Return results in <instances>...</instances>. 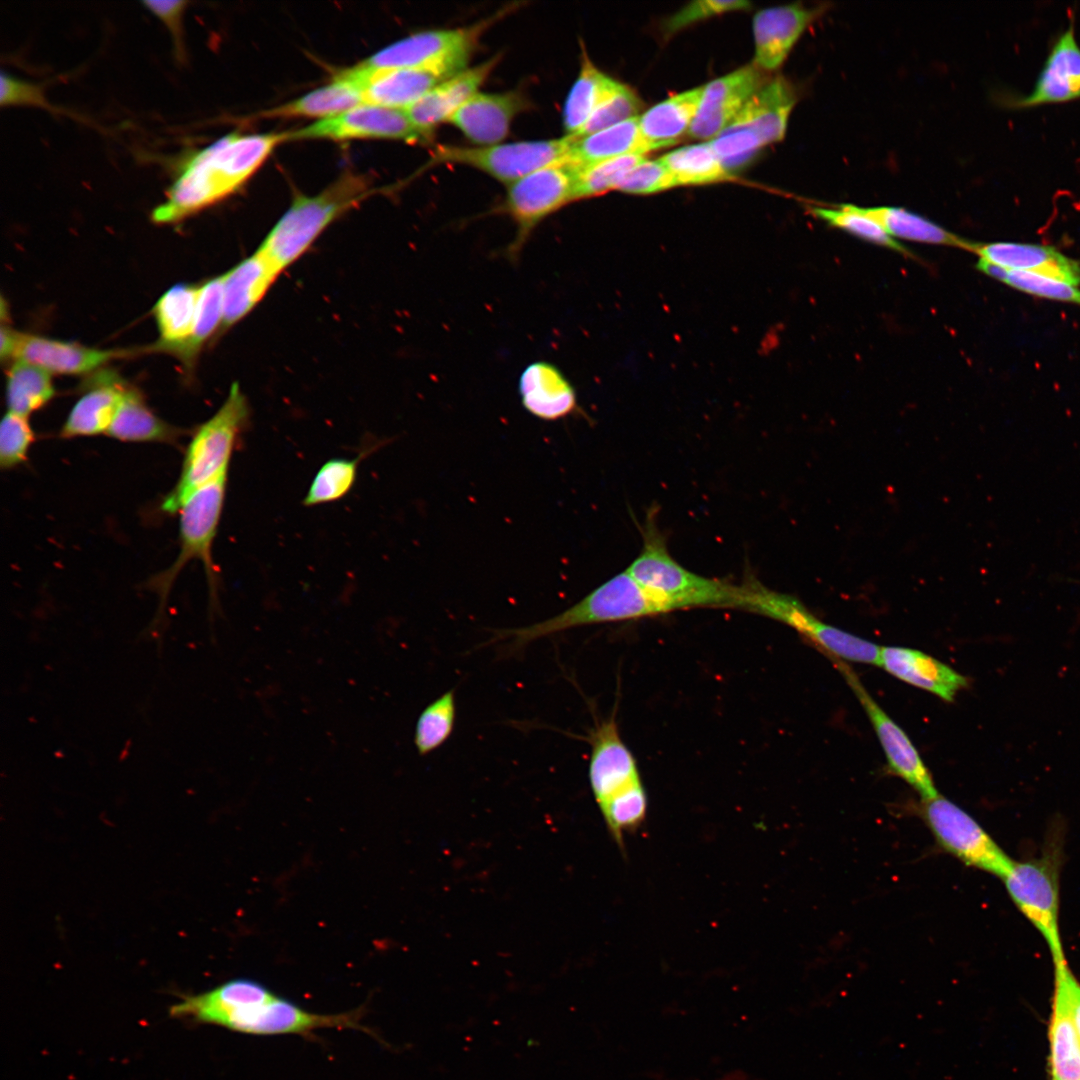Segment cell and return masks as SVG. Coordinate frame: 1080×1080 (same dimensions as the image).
Masks as SVG:
<instances>
[{
    "label": "cell",
    "mask_w": 1080,
    "mask_h": 1080,
    "mask_svg": "<svg viewBox=\"0 0 1080 1080\" xmlns=\"http://www.w3.org/2000/svg\"><path fill=\"white\" fill-rule=\"evenodd\" d=\"M878 666L912 686L930 692L946 702L969 685V679L922 651L899 646L880 649Z\"/></svg>",
    "instance_id": "484cf974"
},
{
    "label": "cell",
    "mask_w": 1080,
    "mask_h": 1080,
    "mask_svg": "<svg viewBox=\"0 0 1080 1080\" xmlns=\"http://www.w3.org/2000/svg\"><path fill=\"white\" fill-rule=\"evenodd\" d=\"M797 100V91L789 80L783 76L768 78L726 129L749 131L764 146L780 142Z\"/></svg>",
    "instance_id": "cb8c5ba5"
},
{
    "label": "cell",
    "mask_w": 1080,
    "mask_h": 1080,
    "mask_svg": "<svg viewBox=\"0 0 1080 1080\" xmlns=\"http://www.w3.org/2000/svg\"><path fill=\"white\" fill-rule=\"evenodd\" d=\"M87 384L60 429L61 438L107 434L128 385L119 376L107 372L93 376Z\"/></svg>",
    "instance_id": "f1b7e54d"
},
{
    "label": "cell",
    "mask_w": 1080,
    "mask_h": 1080,
    "mask_svg": "<svg viewBox=\"0 0 1080 1080\" xmlns=\"http://www.w3.org/2000/svg\"><path fill=\"white\" fill-rule=\"evenodd\" d=\"M285 141H289L288 131L230 133L192 153L169 187L165 201L153 210V222H180L233 194Z\"/></svg>",
    "instance_id": "7a4b0ae2"
},
{
    "label": "cell",
    "mask_w": 1080,
    "mask_h": 1080,
    "mask_svg": "<svg viewBox=\"0 0 1080 1080\" xmlns=\"http://www.w3.org/2000/svg\"><path fill=\"white\" fill-rule=\"evenodd\" d=\"M1062 843L1053 839L1041 856L1012 862L1001 878L1021 913L1045 940L1053 962L1065 959L1059 927Z\"/></svg>",
    "instance_id": "ba28073f"
},
{
    "label": "cell",
    "mask_w": 1080,
    "mask_h": 1080,
    "mask_svg": "<svg viewBox=\"0 0 1080 1080\" xmlns=\"http://www.w3.org/2000/svg\"><path fill=\"white\" fill-rule=\"evenodd\" d=\"M622 84L596 67L582 49L581 68L563 107L566 136H576L593 112Z\"/></svg>",
    "instance_id": "e575fe53"
},
{
    "label": "cell",
    "mask_w": 1080,
    "mask_h": 1080,
    "mask_svg": "<svg viewBox=\"0 0 1080 1080\" xmlns=\"http://www.w3.org/2000/svg\"><path fill=\"white\" fill-rule=\"evenodd\" d=\"M828 6L801 3L758 11L753 18L754 64L763 71L778 69L804 31L823 15Z\"/></svg>",
    "instance_id": "ffe728a7"
},
{
    "label": "cell",
    "mask_w": 1080,
    "mask_h": 1080,
    "mask_svg": "<svg viewBox=\"0 0 1080 1080\" xmlns=\"http://www.w3.org/2000/svg\"><path fill=\"white\" fill-rule=\"evenodd\" d=\"M528 107V99L518 90L478 92L447 122L477 145L499 144L507 136L513 119Z\"/></svg>",
    "instance_id": "7402d4cb"
},
{
    "label": "cell",
    "mask_w": 1080,
    "mask_h": 1080,
    "mask_svg": "<svg viewBox=\"0 0 1080 1080\" xmlns=\"http://www.w3.org/2000/svg\"><path fill=\"white\" fill-rule=\"evenodd\" d=\"M668 613L627 571L604 582L559 614L528 626L496 631L493 642L517 650L549 635L582 626L640 619Z\"/></svg>",
    "instance_id": "277c9868"
},
{
    "label": "cell",
    "mask_w": 1080,
    "mask_h": 1080,
    "mask_svg": "<svg viewBox=\"0 0 1080 1080\" xmlns=\"http://www.w3.org/2000/svg\"><path fill=\"white\" fill-rule=\"evenodd\" d=\"M35 440L28 418L7 411L0 424V466L12 469L24 463Z\"/></svg>",
    "instance_id": "7dc6e473"
},
{
    "label": "cell",
    "mask_w": 1080,
    "mask_h": 1080,
    "mask_svg": "<svg viewBox=\"0 0 1080 1080\" xmlns=\"http://www.w3.org/2000/svg\"><path fill=\"white\" fill-rule=\"evenodd\" d=\"M976 267L991 278L1032 296L1080 306V289L1067 282L1033 272L1013 271L978 259Z\"/></svg>",
    "instance_id": "60d3db41"
},
{
    "label": "cell",
    "mask_w": 1080,
    "mask_h": 1080,
    "mask_svg": "<svg viewBox=\"0 0 1080 1080\" xmlns=\"http://www.w3.org/2000/svg\"><path fill=\"white\" fill-rule=\"evenodd\" d=\"M2 362L26 361L51 374L85 375L96 372L115 359L143 352L132 349H99L61 341L1 326Z\"/></svg>",
    "instance_id": "5bb4252c"
},
{
    "label": "cell",
    "mask_w": 1080,
    "mask_h": 1080,
    "mask_svg": "<svg viewBox=\"0 0 1080 1080\" xmlns=\"http://www.w3.org/2000/svg\"><path fill=\"white\" fill-rule=\"evenodd\" d=\"M811 213L830 226L848 232L862 240L887 247L894 251L910 252L874 219L862 213L857 205L843 204L838 208L812 207Z\"/></svg>",
    "instance_id": "7bdbcfd3"
},
{
    "label": "cell",
    "mask_w": 1080,
    "mask_h": 1080,
    "mask_svg": "<svg viewBox=\"0 0 1080 1080\" xmlns=\"http://www.w3.org/2000/svg\"><path fill=\"white\" fill-rule=\"evenodd\" d=\"M55 395L52 374L26 361H14L6 372L8 411L27 417Z\"/></svg>",
    "instance_id": "8d00e7d4"
},
{
    "label": "cell",
    "mask_w": 1080,
    "mask_h": 1080,
    "mask_svg": "<svg viewBox=\"0 0 1080 1080\" xmlns=\"http://www.w3.org/2000/svg\"><path fill=\"white\" fill-rule=\"evenodd\" d=\"M702 91L703 86L673 95L638 117L640 132L654 150L671 146L689 133Z\"/></svg>",
    "instance_id": "f546056e"
},
{
    "label": "cell",
    "mask_w": 1080,
    "mask_h": 1080,
    "mask_svg": "<svg viewBox=\"0 0 1080 1080\" xmlns=\"http://www.w3.org/2000/svg\"><path fill=\"white\" fill-rule=\"evenodd\" d=\"M643 102L628 86L621 87L605 100L590 116L576 136L602 131L640 116Z\"/></svg>",
    "instance_id": "bcb514c9"
},
{
    "label": "cell",
    "mask_w": 1080,
    "mask_h": 1080,
    "mask_svg": "<svg viewBox=\"0 0 1080 1080\" xmlns=\"http://www.w3.org/2000/svg\"><path fill=\"white\" fill-rule=\"evenodd\" d=\"M750 7V2L740 0L694 1L669 17L663 25V32L664 34L671 36L692 24L706 20L710 17L732 11L748 10Z\"/></svg>",
    "instance_id": "f907efd6"
},
{
    "label": "cell",
    "mask_w": 1080,
    "mask_h": 1080,
    "mask_svg": "<svg viewBox=\"0 0 1080 1080\" xmlns=\"http://www.w3.org/2000/svg\"><path fill=\"white\" fill-rule=\"evenodd\" d=\"M228 472L196 490L182 505L179 513V553L174 562L158 575L148 586L159 595L162 611L168 593L181 570L188 562L200 561L206 573L210 610L218 608V570L212 557V547L222 516Z\"/></svg>",
    "instance_id": "52a82bcc"
},
{
    "label": "cell",
    "mask_w": 1080,
    "mask_h": 1080,
    "mask_svg": "<svg viewBox=\"0 0 1080 1080\" xmlns=\"http://www.w3.org/2000/svg\"><path fill=\"white\" fill-rule=\"evenodd\" d=\"M659 159L672 173L678 186L706 185L735 178L724 168L709 141L680 147Z\"/></svg>",
    "instance_id": "74e56055"
},
{
    "label": "cell",
    "mask_w": 1080,
    "mask_h": 1080,
    "mask_svg": "<svg viewBox=\"0 0 1080 1080\" xmlns=\"http://www.w3.org/2000/svg\"><path fill=\"white\" fill-rule=\"evenodd\" d=\"M283 271L257 249L222 274L223 319L221 329L243 319L264 297Z\"/></svg>",
    "instance_id": "4316f807"
},
{
    "label": "cell",
    "mask_w": 1080,
    "mask_h": 1080,
    "mask_svg": "<svg viewBox=\"0 0 1080 1080\" xmlns=\"http://www.w3.org/2000/svg\"><path fill=\"white\" fill-rule=\"evenodd\" d=\"M500 56L466 68L441 81L419 100L404 109L411 121L427 136L449 118L472 96L499 62Z\"/></svg>",
    "instance_id": "603a6c76"
},
{
    "label": "cell",
    "mask_w": 1080,
    "mask_h": 1080,
    "mask_svg": "<svg viewBox=\"0 0 1080 1080\" xmlns=\"http://www.w3.org/2000/svg\"><path fill=\"white\" fill-rule=\"evenodd\" d=\"M456 699L448 690L431 702L419 715L414 734L417 752L425 756L444 744L454 729Z\"/></svg>",
    "instance_id": "b9f144b4"
},
{
    "label": "cell",
    "mask_w": 1080,
    "mask_h": 1080,
    "mask_svg": "<svg viewBox=\"0 0 1080 1080\" xmlns=\"http://www.w3.org/2000/svg\"><path fill=\"white\" fill-rule=\"evenodd\" d=\"M361 90L365 104L406 109L447 79L427 70L372 69L358 63L339 73Z\"/></svg>",
    "instance_id": "44dd1931"
},
{
    "label": "cell",
    "mask_w": 1080,
    "mask_h": 1080,
    "mask_svg": "<svg viewBox=\"0 0 1080 1080\" xmlns=\"http://www.w3.org/2000/svg\"><path fill=\"white\" fill-rule=\"evenodd\" d=\"M521 404L538 419L556 421L578 409L576 391L554 364L536 361L521 373L518 384Z\"/></svg>",
    "instance_id": "83f0119b"
},
{
    "label": "cell",
    "mask_w": 1080,
    "mask_h": 1080,
    "mask_svg": "<svg viewBox=\"0 0 1080 1080\" xmlns=\"http://www.w3.org/2000/svg\"><path fill=\"white\" fill-rule=\"evenodd\" d=\"M572 138L518 141L504 144L439 145L427 167L461 164L478 169L507 186L544 166L568 160Z\"/></svg>",
    "instance_id": "7c38bea8"
},
{
    "label": "cell",
    "mask_w": 1080,
    "mask_h": 1080,
    "mask_svg": "<svg viewBox=\"0 0 1080 1080\" xmlns=\"http://www.w3.org/2000/svg\"><path fill=\"white\" fill-rule=\"evenodd\" d=\"M222 275L201 285L196 320L187 340L165 353L176 357L186 369H192L203 346L222 326Z\"/></svg>",
    "instance_id": "f35d334b"
},
{
    "label": "cell",
    "mask_w": 1080,
    "mask_h": 1080,
    "mask_svg": "<svg viewBox=\"0 0 1080 1080\" xmlns=\"http://www.w3.org/2000/svg\"><path fill=\"white\" fill-rule=\"evenodd\" d=\"M745 585L747 589L745 611L760 614L790 626L828 656L843 661L878 665L880 646L822 622L796 598L773 591L752 577L745 582Z\"/></svg>",
    "instance_id": "30bf717a"
},
{
    "label": "cell",
    "mask_w": 1080,
    "mask_h": 1080,
    "mask_svg": "<svg viewBox=\"0 0 1080 1080\" xmlns=\"http://www.w3.org/2000/svg\"><path fill=\"white\" fill-rule=\"evenodd\" d=\"M371 192L366 178L348 173L317 194L297 195L258 249L284 271L336 218L357 206Z\"/></svg>",
    "instance_id": "8992f818"
},
{
    "label": "cell",
    "mask_w": 1080,
    "mask_h": 1080,
    "mask_svg": "<svg viewBox=\"0 0 1080 1080\" xmlns=\"http://www.w3.org/2000/svg\"><path fill=\"white\" fill-rule=\"evenodd\" d=\"M375 447H369L354 458H333L326 461L314 475L303 505L312 507L345 497L356 482L360 462Z\"/></svg>",
    "instance_id": "ab89813d"
},
{
    "label": "cell",
    "mask_w": 1080,
    "mask_h": 1080,
    "mask_svg": "<svg viewBox=\"0 0 1080 1080\" xmlns=\"http://www.w3.org/2000/svg\"><path fill=\"white\" fill-rule=\"evenodd\" d=\"M576 170L568 160L539 168L507 186L499 210L508 215L516 233L505 255L517 260L535 228L548 216L575 201Z\"/></svg>",
    "instance_id": "8fae6325"
},
{
    "label": "cell",
    "mask_w": 1080,
    "mask_h": 1080,
    "mask_svg": "<svg viewBox=\"0 0 1080 1080\" xmlns=\"http://www.w3.org/2000/svg\"><path fill=\"white\" fill-rule=\"evenodd\" d=\"M505 11L478 23L453 29H433L411 34L360 62L372 69H419L446 78L467 68L480 36Z\"/></svg>",
    "instance_id": "9c48e42d"
},
{
    "label": "cell",
    "mask_w": 1080,
    "mask_h": 1080,
    "mask_svg": "<svg viewBox=\"0 0 1080 1080\" xmlns=\"http://www.w3.org/2000/svg\"><path fill=\"white\" fill-rule=\"evenodd\" d=\"M653 514L648 515L642 529L643 546L640 553L626 569L632 577L667 612L690 608L745 611V583L736 585L705 577L682 566L670 555Z\"/></svg>",
    "instance_id": "3957f363"
},
{
    "label": "cell",
    "mask_w": 1080,
    "mask_h": 1080,
    "mask_svg": "<svg viewBox=\"0 0 1080 1080\" xmlns=\"http://www.w3.org/2000/svg\"><path fill=\"white\" fill-rule=\"evenodd\" d=\"M365 104L360 88L339 73L334 79L294 100L260 113L262 118H329Z\"/></svg>",
    "instance_id": "836d02e7"
},
{
    "label": "cell",
    "mask_w": 1080,
    "mask_h": 1080,
    "mask_svg": "<svg viewBox=\"0 0 1080 1080\" xmlns=\"http://www.w3.org/2000/svg\"><path fill=\"white\" fill-rule=\"evenodd\" d=\"M754 63L703 86L698 111L688 135L710 141L735 119L749 98L768 80Z\"/></svg>",
    "instance_id": "ac0fdd59"
},
{
    "label": "cell",
    "mask_w": 1080,
    "mask_h": 1080,
    "mask_svg": "<svg viewBox=\"0 0 1080 1080\" xmlns=\"http://www.w3.org/2000/svg\"><path fill=\"white\" fill-rule=\"evenodd\" d=\"M646 155L629 154L577 168L574 200L586 199L615 190L621 178Z\"/></svg>",
    "instance_id": "ee69618b"
},
{
    "label": "cell",
    "mask_w": 1080,
    "mask_h": 1080,
    "mask_svg": "<svg viewBox=\"0 0 1080 1080\" xmlns=\"http://www.w3.org/2000/svg\"><path fill=\"white\" fill-rule=\"evenodd\" d=\"M859 210L879 223L894 239L968 249L970 241L946 230L929 219L904 208L880 206Z\"/></svg>",
    "instance_id": "d590c367"
},
{
    "label": "cell",
    "mask_w": 1080,
    "mask_h": 1080,
    "mask_svg": "<svg viewBox=\"0 0 1080 1080\" xmlns=\"http://www.w3.org/2000/svg\"><path fill=\"white\" fill-rule=\"evenodd\" d=\"M1054 987L1061 991L1072 1017L1080 1041V981L1065 959L1055 961Z\"/></svg>",
    "instance_id": "f5cc1de1"
},
{
    "label": "cell",
    "mask_w": 1080,
    "mask_h": 1080,
    "mask_svg": "<svg viewBox=\"0 0 1080 1080\" xmlns=\"http://www.w3.org/2000/svg\"><path fill=\"white\" fill-rule=\"evenodd\" d=\"M1 106L30 105L52 109L39 85L1 73Z\"/></svg>",
    "instance_id": "816d5d0a"
},
{
    "label": "cell",
    "mask_w": 1080,
    "mask_h": 1080,
    "mask_svg": "<svg viewBox=\"0 0 1080 1080\" xmlns=\"http://www.w3.org/2000/svg\"><path fill=\"white\" fill-rule=\"evenodd\" d=\"M201 285L177 284L165 291L153 308L159 340L146 352H165L190 336L197 316Z\"/></svg>",
    "instance_id": "1f68e13d"
},
{
    "label": "cell",
    "mask_w": 1080,
    "mask_h": 1080,
    "mask_svg": "<svg viewBox=\"0 0 1080 1080\" xmlns=\"http://www.w3.org/2000/svg\"><path fill=\"white\" fill-rule=\"evenodd\" d=\"M1080 99V45L1074 17L1053 42L1032 90L1007 97L1005 104L1026 109Z\"/></svg>",
    "instance_id": "e0dca14e"
},
{
    "label": "cell",
    "mask_w": 1080,
    "mask_h": 1080,
    "mask_svg": "<svg viewBox=\"0 0 1080 1080\" xmlns=\"http://www.w3.org/2000/svg\"><path fill=\"white\" fill-rule=\"evenodd\" d=\"M568 161L581 168L608 159L654 150L642 136L638 117L589 135L572 137Z\"/></svg>",
    "instance_id": "d6a6232c"
},
{
    "label": "cell",
    "mask_w": 1080,
    "mask_h": 1080,
    "mask_svg": "<svg viewBox=\"0 0 1080 1080\" xmlns=\"http://www.w3.org/2000/svg\"><path fill=\"white\" fill-rule=\"evenodd\" d=\"M647 809L648 798L642 781L600 806L609 831L620 847H623V833L638 827L645 819Z\"/></svg>",
    "instance_id": "f6af8a7d"
},
{
    "label": "cell",
    "mask_w": 1080,
    "mask_h": 1080,
    "mask_svg": "<svg viewBox=\"0 0 1080 1080\" xmlns=\"http://www.w3.org/2000/svg\"><path fill=\"white\" fill-rule=\"evenodd\" d=\"M174 1017L212 1024L250 1035H307L321 1028L367 1030L360 1011L318 1014L279 997L264 985L245 978L225 982L209 991L184 996L170 1008Z\"/></svg>",
    "instance_id": "6da1fadb"
},
{
    "label": "cell",
    "mask_w": 1080,
    "mask_h": 1080,
    "mask_svg": "<svg viewBox=\"0 0 1080 1080\" xmlns=\"http://www.w3.org/2000/svg\"><path fill=\"white\" fill-rule=\"evenodd\" d=\"M143 4L168 27L175 41L177 53L183 55L182 15L186 1H144Z\"/></svg>",
    "instance_id": "db71d44e"
},
{
    "label": "cell",
    "mask_w": 1080,
    "mask_h": 1080,
    "mask_svg": "<svg viewBox=\"0 0 1080 1080\" xmlns=\"http://www.w3.org/2000/svg\"><path fill=\"white\" fill-rule=\"evenodd\" d=\"M991 264L1013 271L1033 272L1080 286V263L1054 247L1018 242L970 241L967 249Z\"/></svg>",
    "instance_id": "d4e9b609"
},
{
    "label": "cell",
    "mask_w": 1080,
    "mask_h": 1080,
    "mask_svg": "<svg viewBox=\"0 0 1080 1080\" xmlns=\"http://www.w3.org/2000/svg\"><path fill=\"white\" fill-rule=\"evenodd\" d=\"M709 143L724 168L733 175L764 147L756 135L738 129H725Z\"/></svg>",
    "instance_id": "c3c4849f"
},
{
    "label": "cell",
    "mask_w": 1080,
    "mask_h": 1080,
    "mask_svg": "<svg viewBox=\"0 0 1080 1080\" xmlns=\"http://www.w3.org/2000/svg\"><path fill=\"white\" fill-rule=\"evenodd\" d=\"M588 778L599 807L641 780L636 759L622 740L614 718L600 722L590 733Z\"/></svg>",
    "instance_id": "d6986e66"
},
{
    "label": "cell",
    "mask_w": 1080,
    "mask_h": 1080,
    "mask_svg": "<svg viewBox=\"0 0 1080 1080\" xmlns=\"http://www.w3.org/2000/svg\"><path fill=\"white\" fill-rule=\"evenodd\" d=\"M923 817L939 845L963 863L1000 878L1013 860L968 813L937 795L923 800Z\"/></svg>",
    "instance_id": "4fadbf2b"
},
{
    "label": "cell",
    "mask_w": 1080,
    "mask_h": 1080,
    "mask_svg": "<svg viewBox=\"0 0 1080 1080\" xmlns=\"http://www.w3.org/2000/svg\"><path fill=\"white\" fill-rule=\"evenodd\" d=\"M678 186L674 176L660 160L647 158L630 169L615 190L630 194H653Z\"/></svg>",
    "instance_id": "681fc988"
},
{
    "label": "cell",
    "mask_w": 1080,
    "mask_h": 1080,
    "mask_svg": "<svg viewBox=\"0 0 1080 1080\" xmlns=\"http://www.w3.org/2000/svg\"><path fill=\"white\" fill-rule=\"evenodd\" d=\"M834 664L864 708L884 751L889 771L900 777L923 800L938 795L932 776L905 731L879 706L845 661L833 658Z\"/></svg>",
    "instance_id": "2e32d148"
},
{
    "label": "cell",
    "mask_w": 1080,
    "mask_h": 1080,
    "mask_svg": "<svg viewBox=\"0 0 1080 1080\" xmlns=\"http://www.w3.org/2000/svg\"><path fill=\"white\" fill-rule=\"evenodd\" d=\"M183 430L158 417L140 391L127 385L106 435L123 442L176 443Z\"/></svg>",
    "instance_id": "4dcf8cb0"
},
{
    "label": "cell",
    "mask_w": 1080,
    "mask_h": 1080,
    "mask_svg": "<svg viewBox=\"0 0 1080 1080\" xmlns=\"http://www.w3.org/2000/svg\"><path fill=\"white\" fill-rule=\"evenodd\" d=\"M387 139L425 143L431 138L409 118L404 109L362 104L341 114L288 131V140Z\"/></svg>",
    "instance_id": "9a60e30c"
},
{
    "label": "cell",
    "mask_w": 1080,
    "mask_h": 1080,
    "mask_svg": "<svg viewBox=\"0 0 1080 1080\" xmlns=\"http://www.w3.org/2000/svg\"><path fill=\"white\" fill-rule=\"evenodd\" d=\"M249 419L248 400L233 383L219 409L192 433L185 449L179 477L164 497L162 511L178 513L199 488L228 472L232 454Z\"/></svg>",
    "instance_id": "5b68a950"
}]
</instances>
